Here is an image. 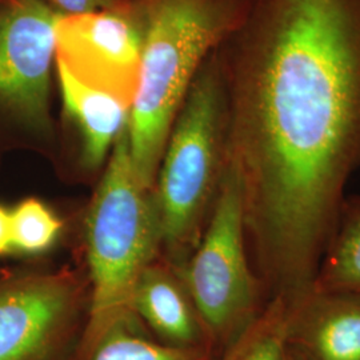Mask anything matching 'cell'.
<instances>
[{
  "instance_id": "obj_1",
  "label": "cell",
  "mask_w": 360,
  "mask_h": 360,
  "mask_svg": "<svg viewBox=\"0 0 360 360\" xmlns=\"http://www.w3.org/2000/svg\"><path fill=\"white\" fill-rule=\"evenodd\" d=\"M232 37L226 168L266 295L291 302L360 168V0H252Z\"/></svg>"
},
{
  "instance_id": "obj_2",
  "label": "cell",
  "mask_w": 360,
  "mask_h": 360,
  "mask_svg": "<svg viewBox=\"0 0 360 360\" xmlns=\"http://www.w3.org/2000/svg\"><path fill=\"white\" fill-rule=\"evenodd\" d=\"M251 1L153 0L146 8L141 75L127 132L136 176L150 193L195 77L242 23Z\"/></svg>"
},
{
  "instance_id": "obj_3",
  "label": "cell",
  "mask_w": 360,
  "mask_h": 360,
  "mask_svg": "<svg viewBox=\"0 0 360 360\" xmlns=\"http://www.w3.org/2000/svg\"><path fill=\"white\" fill-rule=\"evenodd\" d=\"M89 306L70 360H87L105 336L136 328L134 297L144 271L162 255L153 196L138 179L129 132L117 138L86 218Z\"/></svg>"
},
{
  "instance_id": "obj_4",
  "label": "cell",
  "mask_w": 360,
  "mask_h": 360,
  "mask_svg": "<svg viewBox=\"0 0 360 360\" xmlns=\"http://www.w3.org/2000/svg\"><path fill=\"white\" fill-rule=\"evenodd\" d=\"M217 52L181 104L151 193L162 257L176 270L200 242L226 172L227 89Z\"/></svg>"
},
{
  "instance_id": "obj_5",
  "label": "cell",
  "mask_w": 360,
  "mask_h": 360,
  "mask_svg": "<svg viewBox=\"0 0 360 360\" xmlns=\"http://www.w3.org/2000/svg\"><path fill=\"white\" fill-rule=\"evenodd\" d=\"M178 272L219 355L269 303L248 252L239 188L227 168L203 236Z\"/></svg>"
},
{
  "instance_id": "obj_6",
  "label": "cell",
  "mask_w": 360,
  "mask_h": 360,
  "mask_svg": "<svg viewBox=\"0 0 360 360\" xmlns=\"http://www.w3.org/2000/svg\"><path fill=\"white\" fill-rule=\"evenodd\" d=\"M87 306L89 278L79 270L0 271V360L56 359L82 331Z\"/></svg>"
},
{
  "instance_id": "obj_7",
  "label": "cell",
  "mask_w": 360,
  "mask_h": 360,
  "mask_svg": "<svg viewBox=\"0 0 360 360\" xmlns=\"http://www.w3.org/2000/svg\"><path fill=\"white\" fill-rule=\"evenodd\" d=\"M46 0H0V115L37 136L51 131L55 28Z\"/></svg>"
},
{
  "instance_id": "obj_8",
  "label": "cell",
  "mask_w": 360,
  "mask_h": 360,
  "mask_svg": "<svg viewBox=\"0 0 360 360\" xmlns=\"http://www.w3.org/2000/svg\"><path fill=\"white\" fill-rule=\"evenodd\" d=\"M143 27L111 8L62 13L55 28V60L95 90L131 108L139 84Z\"/></svg>"
},
{
  "instance_id": "obj_9",
  "label": "cell",
  "mask_w": 360,
  "mask_h": 360,
  "mask_svg": "<svg viewBox=\"0 0 360 360\" xmlns=\"http://www.w3.org/2000/svg\"><path fill=\"white\" fill-rule=\"evenodd\" d=\"M288 304V347L302 359L360 360V292L311 287Z\"/></svg>"
},
{
  "instance_id": "obj_10",
  "label": "cell",
  "mask_w": 360,
  "mask_h": 360,
  "mask_svg": "<svg viewBox=\"0 0 360 360\" xmlns=\"http://www.w3.org/2000/svg\"><path fill=\"white\" fill-rule=\"evenodd\" d=\"M134 309L136 318L142 319L162 343L174 347L210 348L217 352L179 272L162 255L144 271L135 291Z\"/></svg>"
},
{
  "instance_id": "obj_11",
  "label": "cell",
  "mask_w": 360,
  "mask_h": 360,
  "mask_svg": "<svg viewBox=\"0 0 360 360\" xmlns=\"http://www.w3.org/2000/svg\"><path fill=\"white\" fill-rule=\"evenodd\" d=\"M56 65L65 112L82 139V163L95 171L103 165L117 138L127 129L129 107L112 95L83 84L63 65Z\"/></svg>"
},
{
  "instance_id": "obj_12",
  "label": "cell",
  "mask_w": 360,
  "mask_h": 360,
  "mask_svg": "<svg viewBox=\"0 0 360 360\" xmlns=\"http://www.w3.org/2000/svg\"><path fill=\"white\" fill-rule=\"evenodd\" d=\"M312 288L360 292V195L345 199Z\"/></svg>"
},
{
  "instance_id": "obj_13",
  "label": "cell",
  "mask_w": 360,
  "mask_h": 360,
  "mask_svg": "<svg viewBox=\"0 0 360 360\" xmlns=\"http://www.w3.org/2000/svg\"><path fill=\"white\" fill-rule=\"evenodd\" d=\"M290 304L276 296L217 360H287Z\"/></svg>"
},
{
  "instance_id": "obj_14",
  "label": "cell",
  "mask_w": 360,
  "mask_h": 360,
  "mask_svg": "<svg viewBox=\"0 0 360 360\" xmlns=\"http://www.w3.org/2000/svg\"><path fill=\"white\" fill-rule=\"evenodd\" d=\"M210 348H181L158 343L138 328H119L105 336L87 360H217Z\"/></svg>"
},
{
  "instance_id": "obj_15",
  "label": "cell",
  "mask_w": 360,
  "mask_h": 360,
  "mask_svg": "<svg viewBox=\"0 0 360 360\" xmlns=\"http://www.w3.org/2000/svg\"><path fill=\"white\" fill-rule=\"evenodd\" d=\"M11 212L13 252L35 257L47 252L58 240L63 223L50 207L38 198L18 202Z\"/></svg>"
},
{
  "instance_id": "obj_16",
  "label": "cell",
  "mask_w": 360,
  "mask_h": 360,
  "mask_svg": "<svg viewBox=\"0 0 360 360\" xmlns=\"http://www.w3.org/2000/svg\"><path fill=\"white\" fill-rule=\"evenodd\" d=\"M65 13H84L111 8L114 0H53Z\"/></svg>"
},
{
  "instance_id": "obj_17",
  "label": "cell",
  "mask_w": 360,
  "mask_h": 360,
  "mask_svg": "<svg viewBox=\"0 0 360 360\" xmlns=\"http://www.w3.org/2000/svg\"><path fill=\"white\" fill-rule=\"evenodd\" d=\"M11 235V212L10 208L0 203V257L13 254Z\"/></svg>"
},
{
  "instance_id": "obj_18",
  "label": "cell",
  "mask_w": 360,
  "mask_h": 360,
  "mask_svg": "<svg viewBox=\"0 0 360 360\" xmlns=\"http://www.w3.org/2000/svg\"><path fill=\"white\" fill-rule=\"evenodd\" d=\"M287 360H303L297 354H296L294 349L288 347V354H287Z\"/></svg>"
}]
</instances>
